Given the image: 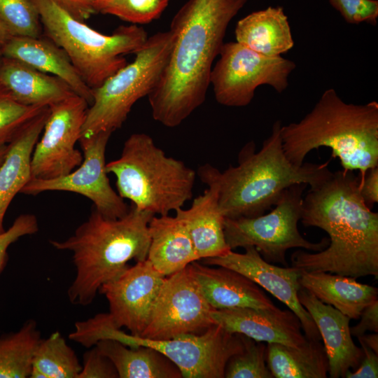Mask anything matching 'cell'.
<instances>
[{"label": "cell", "instance_id": "5", "mask_svg": "<svg viewBox=\"0 0 378 378\" xmlns=\"http://www.w3.org/2000/svg\"><path fill=\"white\" fill-rule=\"evenodd\" d=\"M153 216L132 205L124 216L110 218L94 208L69 237L50 240L55 248L72 253L76 276L67 290L71 303L91 304L101 286L127 269L130 260L146 259Z\"/></svg>", "mask_w": 378, "mask_h": 378}, {"label": "cell", "instance_id": "13", "mask_svg": "<svg viewBox=\"0 0 378 378\" xmlns=\"http://www.w3.org/2000/svg\"><path fill=\"white\" fill-rule=\"evenodd\" d=\"M111 134L101 132L89 137L80 138L78 141L83 160L78 167L55 178H31L20 193L36 195L46 191L75 192L91 200L94 208L107 218L124 216L130 207L111 187L106 171L105 153Z\"/></svg>", "mask_w": 378, "mask_h": 378}, {"label": "cell", "instance_id": "6", "mask_svg": "<svg viewBox=\"0 0 378 378\" xmlns=\"http://www.w3.org/2000/svg\"><path fill=\"white\" fill-rule=\"evenodd\" d=\"M115 176L119 195L139 210L167 215L192 197L197 172L183 161L166 155L145 133L125 141L120 156L106 164Z\"/></svg>", "mask_w": 378, "mask_h": 378}, {"label": "cell", "instance_id": "29", "mask_svg": "<svg viewBox=\"0 0 378 378\" xmlns=\"http://www.w3.org/2000/svg\"><path fill=\"white\" fill-rule=\"evenodd\" d=\"M41 332L36 321L28 319L15 332L0 335V378H27Z\"/></svg>", "mask_w": 378, "mask_h": 378}, {"label": "cell", "instance_id": "27", "mask_svg": "<svg viewBox=\"0 0 378 378\" xmlns=\"http://www.w3.org/2000/svg\"><path fill=\"white\" fill-rule=\"evenodd\" d=\"M94 346L113 364L118 378H181L169 358L146 346H129L112 339L99 340Z\"/></svg>", "mask_w": 378, "mask_h": 378}, {"label": "cell", "instance_id": "28", "mask_svg": "<svg viewBox=\"0 0 378 378\" xmlns=\"http://www.w3.org/2000/svg\"><path fill=\"white\" fill-rule=\"evenodd\" d=\"M267 365L275 378H326L328 360L321 340H307L301 346L267 343Z\"/></svg>", "mask_w": 378, "mask_h": 378}, {"label": "cell", "instance_id": "9", "mask_svg": "<svg viewBox=\"0 0 378 378\" xmlns=\"http://www.w3.org/2000/svg\"><path fill=\"white\" fill-rule=\"evenodd\" d=\"M306 187L305 184H295L286 189L274 209L268 214L248 218H225L224 234L229 248L233 250L253 246L267 262L287 267L286 253L290 248L317 252L327 247L328 237L314 243L299 232L298 225Z\"/></svg>", "mask_w": 378, "mask_h": 378}, {"label": "cell", "instance_id": "32", "mask_svg": "<svg viewBox=\"0 0 378 378\" xmlns=\"http://www.w3.org/2000/svg\"><path fill=\"white\" fill-rule=\"evenodd\" d=\"M244 350L228 360L226 378H274L266 361L267 346L242 335Z\"/></svg>", "mask_w": 378, "mask_h": 378}, {"label": "cell", "instance_id": "2", "mask_svg": "<svg viewBox=\"0 0 378 378\" xmlns=\"http://www.w3.org/2000/svg\"><path fill=\"white\" fill-rule=\"evenodd\" d=\"M360 177L337 170L303 198L300 220L329 236L320 251L299 249L290 256L293 267L307 272H324L351 276L378 277V213L360 193Z\"/></svg>", "mask_w": 378, "mask_h": 378}, {"label": "cell", "instance_id": "21", "mask_svg": "<svg viewBox=\"0 0 378 378\" xmlns=\"http://www.w3.org/2000/svg\"><path fill=\"white\" fill-rule=\"evenodd\" d=\"M204 183L207 189L193 200L188 209L182 207L175 211V216L188 230L199 260L218 256L231 250L225 238V217L219 208L218 187L212 181Z\"/></svg>", "mask_w": 378, "mask_h": 378}, {"label": "cell", "instance_id": "23", "mask_svg": "<svg viewBox=\"0 0 378 378\" xmlns=\"http://www.w3.org/2000/svg\"><path fill=\"white\" fill-rule=\"evenodd\" d=\"M0 83L15 100L27 106L49 107L76 94L59 78L5 57L0 66Z\"/></svg>", "mask_w": 378, "mask_h": 378}, {"label": "cell", "instance_id": "10", "mask_svg": "<svg viewBox=\"0 0 378 378\" xmlns=\"http://www.w3.org/2000/svg\"><path fill=\"white\" fill-rule=\"evenodd\" d=\"M218 56L209 82L216 102L229 107L248 105L260 85H269L282 93L296 68L290 59L260 55L237 41L224 43Z\"/></svg>", "mask_w": 378, "mask_h": 378}, {"label": "cell", "instance_id": "40", "mask_svg": "<svg viewBox=\"0 0 378 378\" xmlns=\"http://www.w3.org/2000/svg\"><path fill=\"white\" fill-rule=\"evenodd\" d=\"M359 190L365 204L372 209L378 202V166L367 171L360 180Z\"/></svg>", "mask_w": 378, "mask_h": 378}, {"label": "cell", "instance_id": "44", "mask_svg": "<svg viewBox=\"0 0 378 378\" xmlns=\"http://www.w3.org/2000/svg\"><path fill=\"white\" fill-rule=\"evenodd\" d=\"M12 36L7 29L0 22V49L6 42Z\"/></svg>", "mask_w": 378, "mask_h": 378}, {"label": "cell", "instance_id": "24", "mask_svg": "<svg viewBox=\"0 0 378 378\" xmlns=\"http://www.w3.org/2000/svg\"><path fill=\"white\" fill-rule=\"evenodd\" d=\"M46 108L8 144L0 165V234L6 230L4 219L15 196L31 179V155L49 114Z\"/></svg>", "mask_w": 378, "mask_h": 378}, {"label": "cell", "instance_id": "18", "mask_svg": "<svg viewBox=\"0 0 378 378\" xmlns=\"http://www.w3.org/2000/svg\"><path fill=\"white\" fill-rule=\"evenodd\" d=\"M298 297L312 316L323 341L330 377H344L348 370L358 368L363 355L361 348L353 340L349 326L351 318L302 287L300 288Z\"/></svg>", "mask_w": 378, "mask_h": 378}, {"label": "cell", "instance_id": "46", "mask_svg": "<svg viewBox=\"0 0 378 378\" xmlns=\"http://www.w3.org/2000/svg\"><path fill=\"white\" fill-rule=\"evenodd\" d=\"M2 54L1 52V50H0V66H1V60H2Z\"/></svg>", "mask_w": 378, "mask_h": 378}, {"label": "cell", "instance_id": "39", "mask_svg": "<svg viewBox=\"0 0 378 378\" xmlns=\"http://www.w3.org/2000/svg\"><path fill=\"white\" fill-rule=\"evenodd\" d=\"M358 323L350 327L352 336L358 337L367 331L378 332V300H376L367 306L361 312Z\"/></svg>", "mask_w": 378, "mask_h": 378}, {"label": "cell", "instance_id": "41", "mask_svg": "<svg viewBox=\"0 0 378 378\" xmlns=\"http://www.w3.org/2000/svg\"><path fill=\"white\" fill-rule=\"evenodd\" d=\"M76 19L84 22L96 13L88 0H53Z\"/></svg>", "mask_w": 378, "mask_h": 378}, {"label": "cell", "instance_id": "14", "mask_svg": "<svg viewBox=\"0 0 378 378\" xmlns=\"http://www.w3.org/2000/svg\"><path fill=\"white\" fill-rule=\"evenodd\" d=\"M89 104L74 94L49 106L43 134L34 148L31 159V179H50L64 176L83 162L76 148Z\"/></svg>", "mask_w": 378, "mask_h": 378}, {"label": "cell", "instance_id": "25", "mask_svg": "<svg viewBox=\"0 0 378 378\" xmlns=\"http://www.w3.org/2000/svg\"><path fill=\"white\" fill-rule=\"evenodd\" d=\"M236 41L267 57H279L294 46L288 19L282 7L269 6L239 20Z\"/></svg>", "mask_w": 378, "mask_h": 378}, {"label": "cell", "instance_id": "22", "mask_svg": "<svg viewBox=\"0 0 378 378\" xmlns=\"http://www.w3.org/2000/svg\"><path fill=\"white\" fill-rule=\"evenodd\" d=\"M150 244L146 259L165 276L199 260L184 223L176 216H153L148 223Z\"/></svg>", "mask_w": 378, "mask_h": 378}, {"label": "cell", "instance_id": "16", "mask_svg": "<svg viewBox=\"0 0 378 378\" xmlns=\"http://www.w3.org/2000/svg\"><path fill=\"white\" fill-rule=\"evenodd\" d=\"M244 248V253L230 250L223 255L202 259V264L225 267L247 276L295 313L307 340H321L314 321L298 300L301 270L268 262L253 246Z\"/></svg>", "mask_w": 378, "mask_h": 378}, {"label": "cell", "instance_id": "15", "mask_svg": "<svg viewBox=\"0 0 378 378\" xmlns=\"http://www.w3.org/2000/svg\"><path fill=\"white\" fill-rule=\"evenodd\" d=\"M147 260L128 266L99 290L109 306L108 314L117 328H126L139 337L146 327L155 301L165 279Z\"/></svg>", "mask_w": 378, "mask_h": 378}, {"label": "cell", "instance_id": "19", "mask_svg": "<svg viewBox=\"0 0 378 378\" xmlns=\"http://www.w3.org/2000/svg\"><path fill=\"white\" fill-rule=\"evenodd\" d=\"M189 267L205 299L215 309L276 307L257 284L235 270L210 267L197 261Z\"/></svg>", "mask_w": 378, "mask_h": 378}, {"label": "cell", "instance_id": "35", "mask_svg": "<svg viewBox=\"0 0 378 378\" xmlns=\"http://www.w3.org/2000/svg\"><path fill=\"white\" fill-rule=\"evenodd\" d=\"M344 20L349 24L365 22L376 26L378 18L377 0H328Z\"/></svg>", "mask_w": 378, "mask_h": 378}, {"label": "cell", "instance_id": "1", "mask_svg": "<svg viewBox=\"0 0 378 378\" xmlns=\"http://www.w3.org/2000/svg\"><path fill=\"white\" fill-rule=\"evenodd\" d=\"M247 1L188 0L177 11L169 58L147 96L155 121L177 127L204 103L227 28Z\"/></svg>", "mask_w": 378, "mask_h": 378}, {"label": "cell", "instance_id": "34", "mask_svg": "<svg viewBox=\"0 0 378 378\" xmlns=\"http://www.w3.org/2000/svg\"><path fill=\"white\" fill-rule=\"evenodd\" d=\"M169 0H111L101 11L133 24L149 23L160 17Z\"/></svg>", "mask_w": 378, "mask_h": 378}, {"label": "cell", "instance_id": "42", "mask_svg": "<svg viewBox=\"0 0 378 378\" xmlns=\"http://www.w3.org/2000/svg\"><path fill=\"white\" fill-rule=\"evenodd\" d=\"M358 340L363 342L368 347L372 349L375 353L378 354V335L377 332L374 334H364L360 337H357Z\"/></svg>", "mask_w": 378, "mask_h": 378}, {"label": "cell", "instance_id": "3", "mask_svg": "<svg viewBox=\"0 0 378 378\" xmlns=\"http://www.w3.org/2000/svg\"><path fill=\"white\" fill-rule=\"evenodd\" d=\"M281 120H276L270 135L255 152L253 141L246 144L238 155L237 166L223 172L209 164L197 172L204 183H215L218 190L219 208L225 218L255 217L271 209L286 189L295 184L315 188L332 174L329 161L321 164H292L286 158L281 137Z\"/></svg>", "mask_w": 378, "mask_h": 378}, {"label": "cell", "instance_id": "8", "mask_svg": "<svg viewBox=\"0 0 378 378\" xmlns=\"http://www.w3.org/2000/svg\"><path fill=\"white\" fill-rule=\"evenodd\" d=\"M171 30L148 36L127 64L92 89L93 100L88 107L80 137L120 128L134 106L148 96L157 85L169 58L174 43Z\"/></svg>", "mask_w": 378, "mask_h": 378}, {"label": "cell", "instance_id": "37", "mask_svg": "<svg viewBox=\"0 0 378 378\" xmlns=\"http://www.w3.org/2000/svg\"><path fill=\"white\" fill-rule=\"evenodd\" d=\"M78 378H118L112 362L94 346L85 352Z\"/></svg>", "mask_w": 378, "mask_h": 378}, {"label": "cell", "instance_id": "36", "mask_svg": "<svg viewBox=\"0 0 378 378\" xmlns=\"http://www.w3.org/2000/svg\"><path fill=\"white\" fill-rule=\"evenodd\" d=\"M38 230V223L35 215L24 214L18 216L11 226L0 234V273L8 260L7 250L10 244L20 237L31 235Z\"/></svg>", "mask_w": 378, "mask_h": 378}, {"label": "cell", "instance_id": "43", "mask_svg": "<svg viewBox=\"0 0 378 378\" xmlns=\"http://www.w3.org/2000/svg\"><path fill=\"white\" fill-rule=\"evenodd\" d=\"M111 0H88L96 13H101L103 8Z\"/></svg>", "mask_w": 378, "mask_h": 378}, {"label": "cell", "instance_id": "45", "mask_svg": "<svg viewBox=\"0 0 378 378\" xmlns=\"http://www.w3.org/2000/svg\"><path fill=\"white\" fill-rule=\"evenodd\" d=\"M8 144L0 146V165L1 164L6 152L8 150Z\"/></svg>", "mask_w": 378, "mask_h": 378}, {"label": "cell", "instance_id": "11", "mask_svg": "<svg viewBox=\"0 0 378 378\" xmlns=\"http://www.w3.org/2000/svg\"><path fill=\"white\" fill-rule=\"evenodd\" d=\"M108 339L132 347L146 346L169 358L184 378H223L230 358L244 350L242 335L214 324L200 334H185L158 340L127 334L111 328Z\"/></svg>", "mask_w": 378, "mask_h": 378}, {"label": "cell", "instance_id": "17", "mask_svg": "<svg viewBox=\"0 0 378 378\" xmlns=\"http://www.w3.org/2000/svg\"><path fill=\"white\" fill-rule=\"evenodd\" d=\"M216 324L232 333L246 335L255 341L279 343L299 347L307 339L299 318L290 309L237 307L214 309Z\"/></svg>", "mask_w": 378, "mask_h": 378}, {"label": "cell", "instance_id": "7", "mask_svg": "<svg viewBox=\"0 0 378 378\" xmlns=\"http://www.w3.org/2000/svg\"><path fill=\"white\" fill-rule=\"evenodd\" d=\"M47 37L62 48L86 84L99 87L127 64L123 55L134 54L148 38L137 24L120 26L110 35L90 28L53 0H32Z\"/></svg>", "mask_w": 378, "mask_h": 378}, {"label": "cell", "instance_id": "26", "mask_svg": "<svg viewBox=\"0 0 378 378\" xmlns=\"http://www.w3.org/2000/svg\"><path fill=\"white\" fill-rule=\"evenodd\" d=\"M299 283L319 300L351 319H358L363 310L377 300V288L361 284L351 276L301 271Z\"/></svg>", "mask_w": 378, "mask_h": 378}, {"label": "cell", "instance_id": "38", "mask_svg": "<svg viewBox=\"0 0 378 378\" xmlns=\"http://www.w3.org/2000/svg\"><path fill=\"white\" fill-rule=\"evenodd\" d=\"M363 355L355 371L348 370L346 378H377L378 377V354L358 340Z\"/></svg>", "mask_w": 378, "mask_h": 378}, {"label": "cell", "instance_id": "12", "mask_svg": "<svg viewBox=\"0 0 378 378\" xmlns=\"http://www.w3.org/2000/svg\"><path fill=\"white\" fill-rule=\"evenodd\" d=\"M214 309L188 265L165 277L139 337L165 340L185 334H200L216 324L211 316Z\"/></svg>", "mask_w": 378, "mask_h": 378}, {"label": "cell", "instance_id": "4", "mask_svg": "<svg viewBox=\"0 0 378 378\" xmlns=\"http://www.w3.org/2000/svg\"><path fill=\"white\" fill-rule=\"evenodd\" d=\"M281 137L294 165L301 166L312 150L328 147L342 169L358 171L361 180L378 166V103H346L329 88L302 120L281 126Z\"/></svg>", "mask_w": 378, "mask_h": 378}, {"label": "cell", "instance_id": "20", "mask_svg": "<svg viewBox=\"0 0 378 378\" xmlns=\"http://www.w3.org/2000/svg\"><path fill=\"white\" fill-rule=\"evenodd\" d=\"M3 57L20 61L64 81L90 106L92 89L82 78L64 50L46 37L12 36L0 49Z\"/></svg>", "mask_w": 378, "mask_h": 378}, {"label": "cell", "instance_id": "31", "mask_svg": "<svg viewBox=\"0 0 378 378\" xmlns=\"http://www.w3.org/2000/svg\"><path fill=\"white\" fill-rule=\"evenodd\" d=\"M0 22L12 36L42 34L40 15L32 0H0Z\"/></svg>", "mask_w": 378, "mask_h": 378}, {"label": "cell", "instance_id": "33", "mask_svg": "<svg viewBox=\"0 0 378 378\" xmlns=\"http://www.w3.org/2000/svg\"><path fill=\"white\" fill-rule=\"evenodd\" d=\"M47 107L27 106L18 102L0 83V146L10 144Z\"/></svg>", "mask_w": 378, "mask_h": 378}, {"label": "cell", "instance_id": "30", "mask_svg": "<svg viewBox=\"0 0 378 378\" xmlns=\"http://www.w3.org/2000/svg\"><path fill=\"white\" fill-rule=\"evenodd\" d=\"M78 356L59 331L41 339L32 357L30 378H78Z\"/></svg>", "mask_w": 378, "mask_h": 378}]
</instances>
